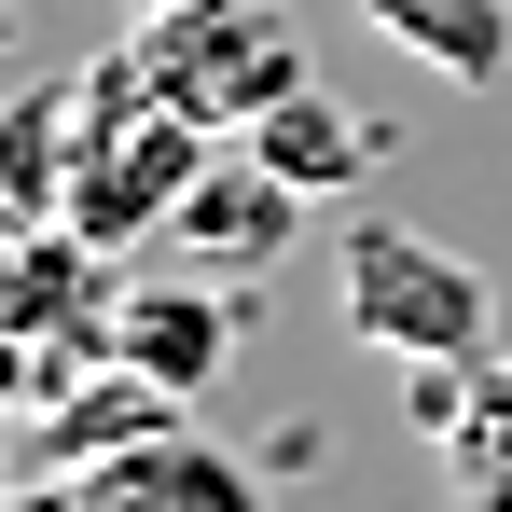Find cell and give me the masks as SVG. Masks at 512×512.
<instances>
[{
	"mask_svg": "<svg viewBox=\"0 0 512 512\" xmlns=\"http://www.w3.org/2000/svg\"><path fill=\"white\" fill-rule=\"evenodd\" d=\"M208 153L222 139L194 111H167L153 70H139V42H125V56H97L70 84V194H56V222H84L97 250H139V236L180 222V194L208 180Z\"/></svg>",
	"mask_w": 512,
	"mask_h": 512,
	"instance_id": "6da1fadb",
	"label": "cell"
},
{
	"mask_svg": "<svg viewBox=\"0 0 512 512\" xmlns=\"http://www.w3.org/2000/svg\"><path fill=\"white\" fill-rule=\"evenodd\" d=\"M333 277H346V319L388 346V360H485V346H499L485 263H457L443 236L388 222V208H360V222L333 236Z\"/></svg>",
	"mask_w": 512,
	"mask_h": 512,
	"instance_id": "7a4b0ae2",
	"label": "cell"
},
{
	"mask_svg": "<svg viewBox=\"0 0 512 512\" xmlns=\"http://www.w3.org/2000/svg\"><path fill=\"white\" fill-rule=\"evenodd\" d=\"M139 70L167 111H194L208 139L236 125L250 139L277 97L305 84V28L277 14V0H167V14H139Z\"/></svg>",
	"mask_w": 512,
	"mask_h": 512,
	"instance_id": "3957f363",
	"label": "cell"
},
{
	"mask_svg": "<svg viewBox=\"0 0 512 512\" xmlns=\"http://www.w3.org/2000/svg\"><path fill=\"white\" fill-rule=\"evenodd\" d=\"M305 208H319V194H305V180H277L250 139H236V153H208V180L180 194L167 236H180L194 263H222V277H277V263L305 250Z\"/></svg>",
	"mask_w": 512,
	"mask_h": 512,
	"instance_id": "277c9868",
	"label": "cell"
},
{
	"mask_svg": "<svg viewBox=\"0 0 512 512\" xmlns=\"http://www.w3.org/2000/svg\"><path fill=\"white\" fill-rule=\"evenodd\" d=\"M111 360H139L153 388H180V402H208V388L236 374V305H222L208 277H125V319H111Z\"/></svg>",
	"mask_w": 512,
	"mask_h": 512,
	"instance_id": "5b68a950",
	"label": "cell"
},
{
	"mask_svg": "<svg viewBox=\"0 0 512 512\" xmlns=\"http://www.w3.org/2000/svg\"><path fill=\"white\" fill-rule=\"evenodd\" d=\"M70 485H84V512H263V485L208 443V429H153V443L70 471Z\"/></svg>",
	"mask_w": 512,
	"mask_h": 512,
	"instance_id": "8992f818",
	"label": "cell"
},
{
	"mask_svg": "<svg viewBox=\"0 0 512 512\" xmlns=\"http://www.w3.org/2000/svg\"><path fill=\"white\" fill-rule=\"evenodd\" d=\"M194 402L180 388H153L139 360H84L56 402H42V457L56 471H97V457H125V443H153V429H180Z\"/></svg>",
	"mask_w": 512,
	"mask_h": 512,
	"instance_id": "52a82bcc",
	"label": "cell"
},
{
	"mask_svg": "<svg viewBox=\"0 0 512 512\" xmlns=\"http://www.w3.org/2000/svg\"><path fill=\"white\" fill-rule=\"evenodd\" d=\"M360 14L443 84H512V0H360Z\"/></svg>",
	"mask_w": 512,
	"mask_h": 512,
	"instance_id": "ba28073f",
	"label": "cell"
},
{
	"mask_svg": "<svg viewBox=\"0 0 512 512\" xmlns=\"http://www.w3.org/2000/svg\"><path fill=\"white\" fill-rule=\"evenodd\" d=\"M250 153H263L277 180H305V194H346V180H360V125H346L319 84H291V97L250 125Z\"/></svg>",
	"mask_w": 512,
	"mask_h": 512,
	"instance_id": "9c48e42d",
	"label": "cell"
},
{
	"mask_svg": "<svg viewBox=\"0 0 512 512\" xmlns=\"http://www.w3.org/2000/svg\"><path fill=\"white\" fill-rule=\"evenodd\" d=\"M14 512H84V485H28V499H14Z\"/></svg>",
	"mask_w": 512,
	"mask_h": 512,
	"instance_id": "30bf717a",
	"label": "cell"
},
{
	"mask_svg": "<svg viewBox=\"0 0 512 512\" xmlns=\"http://www.w3.org/2000/svg\"><path fill=\"white\" fill-rule=\"evenodd\" d=\"M139 14H167V0H139Z\"/></svg>",
	"mask_w": 512,
	"mask_h": 512,
	"instance_id": "8fae6325",
	"label": "cell"
}]
</instances>
